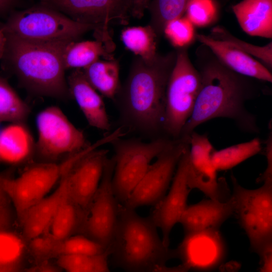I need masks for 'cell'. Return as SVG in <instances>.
I'll return each instance as SVG.
<instances>
[{
  "label": "cell",
  "mask_w": 272,
  "mask_h": 272,
  "mask_svg": "<svg viewBox=\"0 0 272 272\" xmlns=\"http://www.w3.org/2000/svg\"><path fill=\"white\" fill-rule=\"evenodd\" d=\"M36 124L35 152L41 162H60L90 145L83 132L58 107L51 106L39 112Z\"/></svg>",
  "instance_id": "cell-9"
},
{
  "label": "cell",
  "mask_w": 272,
  "mask_h": 272,
  "mask_svg": "<svg viewBox=\"0 0 272 272\" xmlns=\"http://www.w3.org/2000/svg\"><path fill=\"white\" fill-rule=\"evenodd\" d=\"M265 153L267 165L264 171L258 177L256 181L258 183H264L266 181H272V134L268 135L265 142Z\"/></svg>",
  "instance_id": "cell-36"
},
{
  "label": "cell",
  "mask_w": 272,
  "mask_h": 272,
  "mask_svg": "<svg viewBox=\"0 0 272 272\" xmlns=\"http://www.w3.org/2000/svg\"><path fill=\"white\" fill-rule=\"evenodd\" d=\"M196 39L207 46L225 66L240 75L261 81L272 82L271 73L252 56L226 42L196 34Z\"/></svg>",
  "instance_id": "cell-17"
},
{
  "label": "cell",
  "mask_w": 272,
  "mask_h": 272,
  "mask_svg": "<svg viewBox=\"0 0 272 272\" xmlns=\"http://www.w3.org/2000/svg\"><path fill=\"white\" fill-rule=\"evenodd\" d=\"M107 150L97 149L79 161L66 174L68 194L84 212L95 196L107 161Z\"/></svg>",
  "instance_id": "cell-16"
},
{
  "label": "cell",
  "mask_w": 272,
  "mask_h": 272,
  "mask_svg": "<svg viewBox=\"0 0 272 272\" xmlns=\"http://www.w3.org/2000/svg\"><path fill=\"white\" fill-rule=\"evenodd\" d=\"M212 38L230 44L245 53L260 59L269 71L272 68V42L257 46L246 42L232 35L222 26L213 27L209 35Z\"/></svg>",
  "instance_id": "cell-31"
},
{
  "label": "cell",
  "mask_w": 272,
  "mask_h": 272,
  "mask_svg": "<svg viewBox=\"0 0 272 272\" xmlns=\"http://www.w3.org/2000/svg\"><path fill=\"white\" fill-rule=\"evenodd\" d=\"M94 150L89 146L60 162H40L15 178L0 176V187L13 205L18 219L48 195L76 164Z\"/></svg>",
  "instance_id": "cell-6"
},
{
  "label": "cell",
  "mask_w": 272,
  "mask_h": 272,
  "mask_svg": "<svg viewBox=\"0 0 272 272\" xmlns=\"http://www.w3.org/2000/svg\"><path fill=\"white\" fill-rule=\"evenodd\" d=\"M88 83L104 96L114 99L120 84L117 60H98L82 69Z\"/></svg>",
  "instance_id": "cell-24"
},
{
  "label": "cell",
  "mask_w": 272,
  "mask_h": 272,
  "mask_svg": "<svg viewBox=\"0 0 272 272\" xmlns=\"http://www.w3.org/2000/svg\"><path fill=\"white\" fill-rule=\"evenodd\" d=\"M0 29L23 39L41 41H78L90 31H94L95 39L109 34L108 28L76 22L40 4L12 12Z\"/></svg>",
  "instance_id": "cell-5"
},
{
  "label": "cell",
  "mask_w": 272,
  "mask_h": 272,
  "mask_svg": "<svg viewBox=\"0 0 272 272\" xmlns=\"http://www.w3.org/2000/svg\"><path fill=\"white\" fill-rule=\"evenodd\" d=\"M175 50L176 62L166 89L163 127L170 135L178 137L191 115L201 80L189 57L188 48Z\"/></svg>",
  "instance_id": "cell-8"
},
{
  "label": "cell",
  "mask_w": 272,
  "mask_h": 272,
  "mask_svg": "<svg viewBox=\"0 0 272 272\" xmlns=\"http://www.w3.org/2000/svg\"><path fill=\"white\" fill-rule=\"evenodd\" d=\"M232 8L240 27L247 34L272 38L271 0H244Z\"/></svg>",
  "instance_id": "cell-21"
},
{
  "label": "cell",
  "mask_w": 272,
  "mask_h": 272,
  "mask_svg": "<svg viewBox=\"0 0 272 272\" xmlns=\"http://www.w3.org/2000/svg\"><path fill=\"white\" fill-rule=\"evenodd\" d=\"M6 43V37L4 32L0 29V59L4 55Z\"/></svg>",
  "instance_id": "cell-42"
},
{
  "label": "cell",
  "mask_w": 272,
  "mask_h": 272,
  "mask_svg": "<svg viewBox=\"0 0 272 272\" xmlns=\"http://www.w3.org/2000/svg\"><path fill=\"white\" fill-rule=\"evenodd\" d=\"M173 142L159 139L148 143L129 141L118 145L111 180L113 192L118 201L125 203L148 171L153 160Z\"/></svg>",
  "instance_id": "cell-10"
},
{
  "label": "cell",
  "mask_w": 272,
  "mask_h": 272,
  "mask_svg": "<svg viewBox=\"0 0 272 272\" xmlns=\"http://www.w3.org/2000/svg\"><path fill=\"white\" fill-rule=\"evenodd\" d=\"M23 240L9 229L0 225V266L23 265Z\"/></svg>",
  "instance_id": "cell-34"
},
{
  "label": "cell",
  "mask_w": 272,
  "mask_h": 272,
  "mask_svg": "<svg viewBox=\"0 0 272 272\" xmlns=\"http://www.w3.org/2000/svg\"><path fill=\"white\" fill-rule=\"evenodd\" d=\"M190 268L186 264L181 263L178 265L168 266L166 264L156 267L152 272H189Z\"/></svg>",
  "instance_id": "cell-39"
},
{
  "label": "cell",
  "mask_w": 272,
  "mask_h": 272,
  "mask_svg": "<svg viewBox=\"0 0 272 272\" xmlns=\"http://www.w3.org/2000/svg\"><path fill=\"white\" fill-rule=\"evenodd\" d=\"M241 267V265L239 262L236 261H231L229 272H239Z\"/></svg>",
  "instance_id": "cell-43"
},
{
  "label": "cell",
  "mask_w": 272,
  "mask_h": 272,
  "mask_svg": "<svg viewBox=\"0 0 272 272\" xmlns=\"http://www.w3.org/2000/svg\"><path fill=\"white\" fill-rule=\"evenodd\" d=\"M258 256L260 263L259 272H272V245L265 248Z\"/></svg>",
  "instance_id": "cell-37"
},
{
  "label": "cell",
  "mask_w": 272,
  "mask_h": 272,
  "mask_svg": "<svg viewBox=\"0 0 272 272\" xmlns=\"http://www.w3.org/2000/svg\"><path fill=\"white\" fill-rule=\"evenodd\" d=\"M189 145L182 155L177 166L172 182L167 194L157 203L151 214L150 220L162 234L164 245L169 247L170 235L174 227L187 207L191 189L187 185Z\"/></svg>",
  "instance_id": "cell-14"
},
{
  "label": "cell",
  "mask_w": 272,
  "mask_h": 272,
  "mask_svg": "<svg viewBox=\"0 0 272 272\" xmlns=\"http://www.w3.org/2000/svg\"><path fill=\"white\" fill-rule=\"evenodd\" d=\"M176 60V50L158 53L151 61L134 57L128 75L114 99L124 117L146 130L163 127L166 89Z\"/></svg>",
  "instance_id": "cell-2"
},
{
  "label": "cell",
  "mask_w": 272,
  "mask_h": 272,
  "mask_svg": "<svg viewBox=\"0 0 272 272\" xmlns=\"http://www.w3.org/2000/svg\"><path fill=\"white\" fill-rule=\"evenodd\" d=\"M235 214L249 242L250 250L259 255L272 245V181L249 189L231 175Z\"/></svg>",
  "instance_id": "cell-7"
},
{
  "label": "cell",
  "mask_w": 272,
  "mask_h": 272,
  "mask_svg": "<svg viewBox=\"0 0 272 272\" xmlns=\"http://www.w3.org/2000/svg\"><path fill=\"white\" fill-rule=\"evenodd\" d=\"M215 150L205 135L193 132L190 135L187 185L215 200L225 202L231 197L226 181L218 179L217 171L211 159Z\"/></svg>",
  "instance_id": "cell-13"
},
{
  "label": "cell",
  "mask_w": 272,
  "mask_h": 272,
  "mask_svg": "<svg viewBox=\"0 0 272 272\" xmlns=\"http://www.w3.org/2000/svg\"><path fill=\"white\" fill-rule=\"evenodd\" d=\"M112 51L99 40L71 42L63 52L64 69H83L99 60L101 57L105 60L114 59Z\"/></svg>",
  "instance_id": "cell-23"
},
{
  "label": "cell",
  "mask_w": 272,
  "mask_h": 272,
  "mask_svg": "<svg viewBox=\"0 0 272 272\" xmlns=\"http://www.w3.org/2000/svg\"><path fill=\"white\" fill-rule=\"evenodd\" d=\"M35 143L25 123H9L0 129V161L13 165L23 163L35 152Z\"/></svg>",
  "instance_id": "cell-22"
},
{
  "label": "cell",
  "mask_w": 272,
  "mask_h": 272,
  "mask_svg": "<svg viewBox=\"0 0 272 272\" xmlns=\"http://www.w3.org/2000/svg\"><path fill=\"white\" fill-rule=\"evenodd\" d=\"M72 98L77 102L88 123L102 130L110 128L109 118L101 97L86 79L82 69H75L67 79Z\"/></svg>",
  "instance_id": "cell-20"
},
{
  "label": "cell",
  "mask_w": 272,
  "mask_h": 272,
  "mask_svg": "<svg viewBox=\"0 0 272 272\" xmlns=\"http://www.w3.org/2000/svg\"><path fill=\"white\" fill-rule=\"evenodd\" d=\"M1 129V128H0Z\"/></svg>",
  "instance_id": "cell-45"
},
{
  "label": "cell",
  "mask_w": 272,
  "mask_h": 272,
  "mask_svg": "<svg viewBox=\"0 0 272 272\" xmlns=\"http://www.w3.org/2000/svg\"><path fill=\"white\" fill-rule=\"evenodd\" d=\"M108 252L96 255H68L57 258V263L66 272H110Z\"/></svg>",
  "instance_id": "cell-32"
},
{
  "label": "cell",
  "mask_w": 272,
  "mask_h": 272,
  "mask_svg": "<svg viewBox=\"0 0 272 272\" xmlns=\"http://www.w3.org/2000/svg\"><path fill=\"white\" fill-rule=\"evenodd\" d=\"M225 242L218 230L184 233L175 257L191 269L209 270L221 265L226 254Z\"/></svg>",
  "instance_id": "cell-15"
},
{
  "label": "cell",
  "mask_w": 272,
  "mask_h": 272,
  "mask_svg": "<svg viewBox=\"0 0 272 272\" xmlns=\"http://www.w3.org/2000/svg\"><path fill=\"white\" fill-rule=\"evenodd\" d=\"M22 2L14 0H0V15L7 14L18 7Z\"/></svg>",
  "instance_id": "cell-40"
},
{
  "label": "cell",
  "mask_w": 272,
  "mask_h": 272,
  "mask_svg": "<svg viewBox=\"0 0 272 272\" xmlns=\"http://www.w3.org/2000/svg\"><path fill=\"white\" fill-rule=\"evenodd\" d=\"M84 211L67 196L60 205L45 234L56 240L65 239L80 229Z\"/></svg>",
  "instance_id": "cell-25"
},
{
  "label": "cell",
  "mask_w": 272,
  "mask_h": 272,
  "mask_svg": "<svg viewBox=\"0 0 272 272\" xmlns=\"http://www.w3.org/2000/svg\"><path fill=\"white\" fill-rule=\"evenodd\" d=\"M194 66L200 75L201 88L181 135L189 136L196 127L217 117L232 119L242 129L257 132L256 118L245 104L259 95L261 81L229 69L203 44L196 49Z\"/></svg>",
  "instance_id": "cell-1"
},
{
  "label": "cell",
  "mask_w": 272,
  "mask_h": 272,
  "mask_svg": "<svg viewBox=\"0 0 272 272\" xmlns=\"http://www.w3.org/2000/svg\"><path fill=\"white\" fill-rule=\"evenodd\" d=\"M66 174L52 193L28 209L18 219L23 236L27 241L45 233L60 205L67 196Z\"/></svg>",
  "instance_id": "cell-19"
},
{
  "label": "cell",
  "mask_w": 272,
  "mask_h": 272,
  "mask_svg": "<svg viewBox=\"0 0 272 272\" xmlns=\"http://www.w3.org/2000/svg\"><path fill=\"white\" fill-rule=\"evenodd\" d=\"M231 261L221 264L219 268V272H229Z\"/></svg>",
  "instance_id": "cell-44"
},
{
  "label": "cell",
  "mask_w": 272,
  "mask_h": 272,
  "mask_svg": "<svg viewBox=\"0 0 272 272\" xmlns=\"http://www.w3.org/2000/svg\"><path fill=\"white\" fill-rule=\"evenodd\" d=\"M190 136L173 141L151 164L123 206L135 208L156 205L166 195L178 162L189 145Z\"/></svg>",
  "instance_id": "cell-11"
},
{
  "label": "cell",
  "mask_w": 272,
  "mask_h": 272,
  "mask_svg": "<svg viewBox=\"0 0 272 272\" xmlns=\"http://www.w3.org/2000/svg\"><path fill=\"white\" fill-rule=\"evenodd\" d=\"M187 0L148 1L147 9L151 16L149 24L159 39L166 26L171 21L183 17Z\"/></svg>",
  "instance_id": "cell-27"
},
{
  "label": "cell",
  "mask_w": 272,
  "mask_h": 272,
  "mask_svg": "<svg viewBox=\"0 0 272 272\" xmlns=\"http://www.w3.org/2000/svg\"><path fill=\"white\" fill-rule=\"evenodd\" d=\"M113 166V163L107 160L99 187L84 212L80 228L83 235L107 250L116 228L119 212V205L112 186Z\"/></svg>",
  "instance_id": "cell-12"
},
{
  "label": "cell",
  "mask_w": 272,
  "mask_h": 272,
  "mask_svg": "<svg viewBox=\"0 0 272 272\" xmlns=\"http://www.w3.org/2000/svg\"><path fill=\"white\" fill-rule=\"evenodd\" d=\"M195 27L185 16L170 22L164 34L176 49L188 48L196 40Z\"/></svg>",
  "instance_id": "cell-35"
},
{
  "label": "cell",
  "mask_w": 272,
  "mask_h": 272,
  "mask_svg": "<svg viewBox=\"0 0 272 272\" xmlns=\"http://www.w3.org/2000/svg\"><path fill=\"white\" fill-rule=\"evenodd\" d=\"M121 39L126 48L147 61L156 56L159 39L150 25L129 27L123 30Z\"/></svg>",
  "instance_id": "cell-26"
},
{
  "label": "cell",
  "mask_w": 272,
  "mask_h": 272,
  "mask_svg": "<svg viewBox=\"0 0 272 272\" xmlns=\"http://www.w3.org/2000/svg\"><path fill=\"white\" fill-rule=\"evenodd\" d=\"M107 251L127 272H152L175 257L174 250L164 245L150 218L120 205L116 228Z\"/></svg>",
  "instance_id": "cell-4"
},
{
  "label": "cell",
  "mask_w": 272,
  "mask_h": 272,
  "mask_svg": "<svg viewBox=\"0 0 272 272\" xmlns=\"http://www.w3.org/2000/svg\"><path fill=\"white\" fill-rule=\"evenodd\" d=\"M261 148L260 139L254 138L220 150H215L212 154V162L217 171L229 170L259 153Z\"/></svg>",
  "instance_id": "cell-28"
},
{
  "label": "cell",
  "mask_w": 272,
  "mask_h": 272,
  "mask_svg": "<svg viewBox=\"0 0 272 272\" xmlns=\"http://www.w3.org/2000/svg\"><path fill=\"white\" fill-rule=\"evenodd\" d=\"M52 258L68 255H96L107 252L101 245L83 235H72L64 239H52L48 247Z\"/></svg>",
  "instance_id": "cell-30"
},
{
  "label": "cell",
  "mask_w": 272,
  "mask_h": 272,
  "mask_svg": "<svg viewBox=\"0 0 272 272\" xmlns=\"http://www.w3.org/2000/svg\"><path fill=\"white\" fill-rule=\"evenodd\" d=\"M8 197L0 187V218L8 209Z\"/></svg>",
  "instance_id": "cell-41"
},
{
  "label": "cell",
  "mask_w": 272,
  "mask_h": 272,
  "mask_svg": "<svg viewBox=\"0 0 272 272\" xmlns=\"http://www.w3.org/2000/svg\"><path fill=\"white\" fill-rule=\"evenodd\" d=\"M5 66L28 91L58 99H71L63 54L68 41H41L4 33Z\"/></svg>",
  "instance_id": "cell-3"
},
{
  "label": "cell",
  "mask_w": 272,
  "mask_h": 272,
  "mask_svg": "<svg viewBox=\"0 0 272 272\" xmlns=\"http://www.w3.org/2000/svg\"><path fill=\"white\" fill-rule=\"evenodd\" d=\"M235 214L233 199L221 202L212 199H203L187 206L179 223L184 233L218 230L222 225Z\"/></svg>",
  "instance_id": "cell-18"
},
{
  "label": "cell",
  "mask_w": 272,
  "mask_h": 272,
  "mask_svg": "<svg viewBox=\"0 0 272 272\" xmlns=\"http://www.w3.org/2000/svg\"><path fill=\"white\" fill-rule=\"evenodd\" d=\"M30 113V106L0 76V123H25Z\"/></svg>",
  "instance_id": "cell-29"
},
{
  "label": "cell",
  "mask_w": 272,
  "mask_h": 272,
  "mask_svg": "<svg viewBox=\"0 0 272 272\" xmlns=\"http://www.w3.org/2000/svg\"><path fill=\"white\" fill-rule=\"evenodd\" d=\"M185 14L194 27H207L218 21L220 5L217 1L188 0Z\"/></svg>",
  "instance_id": "cell-33"
},
{
  "label": "cell",
  "mask_w": 272,
  "mask_h": 272,
  "mask_svg": "<svg viewBox=\"0 0 272 272\" xmlns=\"http://www.w3.org/2000/svg\"><path fill=\"white\" fill-rule=\"evenodd\" d=\"M24 272H59L58 268L49 261L37 263Z\"/></svg>",
  "instance_id": "cell-38"
}]
</instances>
